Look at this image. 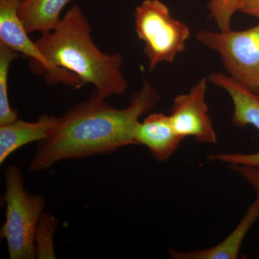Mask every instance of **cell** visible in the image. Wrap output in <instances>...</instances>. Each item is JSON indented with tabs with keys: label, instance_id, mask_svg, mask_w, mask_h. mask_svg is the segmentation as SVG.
Segmentation results:
<instances>
[{
	"label": "cell",
	"instance_id": "obj_14",
	"mask_svg": "<svg viewBox=\"0 0 259 259\" xmlns=\"http://www.w3.org/2000/svg\"><path fill=\"white\" fill-rule=\"evenodd\" d=\"M58 225L59 221L52 214L49 212L42 213L35 231L37 258H56L53 239Z\"/></svg>",
	"mask_w": 259,
	"mask_h": 259
},
{
	"label": "cell",
	"instance_id": "obj_5",
	"mask_svg": "<svg viewBox=\"0 0 259 259\" xmlns=\"http://www.w3.org/2000/svg\"><path fill=\"white\" fill-rule=\"evenodd\" d=\"M196 38L219 54L231 77L259 93V24L241 31L199 30Z\"/></svg>",
	"mask_w": 259,
	"mask_h": 259
},
{
	"label": "cell",
	"instance_id": "obj_8",
	"mask_svg": "<svg viewBox=\"0 0 259 259\" xmlns=\"http://www.w3.org/2000/svg\"><path fill=\"white\" fill-rule=\"evenodd\" d=\"M207 83V79L202 78L190 93L177 95L174 100L170 117L174 128L180 136H192L199 143L216 144L217 134L205 101Z\"/></svg>",
	"mask_w": 259,
	"mask_h": 259
},
{
	"label": "cell",
	"instance_id": "obj_11",
	"mask_svg": "<svg viewBox=\"0 0 259 259\" xmlns=\"http://www.w3.org/2000/svg\"><path fill=\"white\" fill-rule=\"evenodd\" d=\"M56 120L54 116L44 115L35 122L17 119L10 123L0 125V163H4L8 156L25 145L47 139Z\"/></svg>",
	"mask_w": 259,
	"mask_h": 259
},
{
	"label": "cell",
	"instance_id": "obj_12",
	"mask_svg": "<svg viewBox=\"0 0 259 259\" xmlns=\"http://www.w3.org/2000/svg\"><path fill=\"white\" fill-rule=\"evenodd\" d=\"M70 0H23L18 14L28 33H40L54 30L61 18L63 9Z\"/></svg>",
	"mask_w": 259,
	"mask_h": 259
},
{
	"label": "cell",
	"instance_id": "obj_4",
	"mask_svg": "<svg viewBox=\"0 0 259 259\" xmlns=\"http://www.w3.org/2000/svg\"><path fill=\"white\" fill-rule=\"evenodd\" d=\"M136 33L145 42L144 52L151 72L161 62H173L185 49L190 29L171 16L169 9L160 0H144L136 8Z\"/></svg>",
	"mask_w": 259,
	"mask_h": 259
},
{
	"label": "cell",
	"instance_id": "obj_7",
	"mask_svg": "<svg viewBox=\"0 0 259 259\" xmlns=\"http://www.w3.org/2000/svg\"><path fill=\"white\" fill-rule=\"evenodd\" d=\"M209 82L226 90L229 94L234 107L232 117L233 125L245 127L254 126L259 132V95L250 91L230 76L212 73ZM211 161L223 162L230 165H242L259 170V152L254 153H218L209 155Z\"/></svg>",
	"mask_w": 259,
	"mask_h": 259
},
{
	"label": "cell",
	"instance_id": "obj_19",
	"mask_svg": "<svg viewBox=\"0 0 259 259\" xmlns=\"http://www.w3.org/2000/svg\"><path fill=\"white\" fill-rule=\"evenodd\" d=\"M258 95H259V93H258Z\"/></svg>",
	"mask_w": 259,
	"mask_h": 259
},
{
	"label": "cell",
	"instance_id": "obj_10",
	"mask_svg": "<svg viewBox=\"0 0 259 259\" xmlns=\"http://www.w3.org/2000/svg\"><path fill=\"white\" fill-rule=\"evenodd\" d=\"M259 218V196L250 206L245 215L231 234L221 243L204 250L179 251L171 249L170 256L174 259H237L247 233Z\"/></svg>",
	"mask_w": 259,
	"mask_h": 259
},
{
	"label": "cell",
	"instance_id": "obj_17",
	"mask_svg": "<svg viewBox=\"0 0 259 259\" xmlns=\"http://www.w3.org/2000/svg\"><path fill=\"white\" fill-rule=\"evenodd\" d=\"M238 11L259 20V0H241Z\"/></svg>",
	"mask_w": 259,
	"mask_h": 259
},
{
	"label": "cell",
	"instance_id": "obj_1",
	"mask_svg": "<svg viewBox=\"0 0 259 259\" xmlns=\"http://www.w3.org/2000/svg\"><path fill=\"white\" fill-rule=\"evenodd\" d=\"M159 100L157 90L148 81L131 95L128 106L119 110L107 105L105 99L95 92L90 100L56 117L47 139L37 142L30 171H44L63 160L111 153L136 145L134 135L139 117Z\"/></svg>",
	"mask_w": 259,
	"mask_h": 259
},
{
	"label": "cell",
	"instance_id": "obj_2",
	"mask_svg": "<svg viewBox=\"0 0 259 259\" xmlns=\"http://www.w3.org/2000/svg\"><path fill=\"white\" fill-rule=\"evenodd\" d=\"M91 31L88 18L74 5L54 30L41 34L35 44L53 66L74 73L84 85L92 83L99 96L123 95L128 83L121 71L122 55L100 51Z\"/></svg>",
	"mask_w": 259,
	"mask_h": 259
},
{
	"label": "cell",
	"instance_id": "obj_9",
	"mask_svg": "<svg viewBox=\"0 0 259 259\" xmlns=\"http://www.w3.org/2000/svg\"><path fill=\"white\" fill-rule=\"evenodd\" d=\"M134 139L136 145L146 146L158 161H165L177 151L185 138L174 128L170 116L152 113L136 125Z\"/></svg>",
	"mask_w": 259,
	"mask_h": 259
},
{
	"label": "cell",
	"instance_id": "obj_18",
	"mask_svg": "<svg viewBox=\"0 0 259 259\" xmlns=\"http://www.w3.org/2000/svg\"><path fill=\"white\" fill-rule=\"evenodd\" d=\"M18 1H19V2H22V1H23V0H18Z\"/></svg>",
	"mask_w": 259,
	"mask_h": 259
},
{
	"label": "cell",
	"instance_id": "obj_3",
	"mask_svg": "<svg viewBox=\"0 0 259 259\" xmlns=\"http://www.w3.org/2000/svg\"><path fill=\"white\" fill-rule=\"evenodd\" d=\"M5 175L6 220L1 237L6 240L10 259L35 258V231L46 207L45 199L25 190L18 166L6 167Z\"/></svg>",
	"mask_w": 259,
	"mask_h": 259
},
{
	"label": "cell",
	"instance_id": "obj_16",
	"mask_svg": "<svg viewBox=\"0 0 259 259\" xmlns=\"http://www.w3.org/2000/svg\"><path fill=\"white\" fill-rule=\"evenodd\" d=\"M230 167L233 171L238 172L254 189L256 195L259 196V170L253 167L242 166V165H230ZM258 240L259 242V229Z\"/></svg>",
	"mask_w": 259,
	"mask_h": 259
},
{
	"label": "cell",
	"instance_id": "obj_13",
	"mask_svg": "<svg viewBox=\"0 0 259 259\" xmlns=\"http://www.w3.org/2000/svg\"><path fill=\"white\" fill-rule=\"evenodd\" d=\"M20 56L18 52L0 44V125L18 119V113L10 106L8 97V79L12 61Z\"/></svg>",
	"mask_w": 259,
	"mask_h": 259
},
{
	"label": "cell",
	"instance_id": "obj_6",
	"mask_svg": "<svg viewBox=\"0 0 259 259\" xmlns=\"http://www.w3.org/2000/svg\"><path fill=\"white\" fill-rule=\"evenodd\" d=\"M20 3L18 0H0V44L30 57L32 71L37 74H45L49 84L63 83L74 89L84 86L74 73L53 66L35 42L30 40L18 16Z\"/></svg>",
	"mask_w": 259,
	"mask_h": 259
},
{
	"label": "cell",
	"instance_id": "obj_15",
	"mask_svg": "<svg viewBox=\"0 0 259 259\" xmlns=\"http://www.w3.org/2000/svg\"><path fill=\"white\" fill-rule=\"evenodd\" d=\"M241 0H210L207 8L209 17L214 20L221 31L231 30L233 15L238 11Z\"/></svg>",
	"mask_w": 259,
	"mask_h": 259
}]
</instances>
